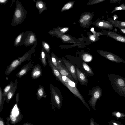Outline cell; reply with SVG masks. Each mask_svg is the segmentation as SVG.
Wrapping results in <instances>:
<instances>
[{
  "instance_id": "1",
  "label": "cell",
  "mask_w": 125,
  "mask_h": 125,
  "mask_svg": "<svg viewBox=\"0 0 125 125\" xmlns=\"http://www.w3.org/2000/svg\"><path fill=\"white\" fill-rule=\"evenodd\" d=\"M37 43L34 45L33 47L23 56L14 60L7 68L5 72L6 75H9L23 62L31 60V56L35 51Z\"/></svg>"
},
{
  "instance_id": "2",
  "label": "cell",
  "mask_w": 125,
  "mask_h": 125,
  "mask_svg": "<svg viewBox=\"0 0 125 125\" xmlns=\"http://www.w3.org/2000/svg\"><path fill=\"white\" fill-rule=\"evenodd\" d=\"M108 76L115 92L125 97V79L114 74H109Z\"/></svg>"
},
{
  "instance_id": "3",
  "label": "cell",
  "mask_w": 125,
  "mask_h": 125,
  "mask_svg": "<svg viewBox=\"0 0 125 125\" xmlns=\"http://www.w3.org/2000/svg\"><path fill=\"white\" fill-rule=\"evenodd\" d=\"M27 13L22 3L19 1H17L10 25L12 26H15L22 23L25 20Z\"/></svg>"
},
{
  "instance_id": "4",
  "label": "cell",
  "mask_w": 125,
  "mask_h": 125,
  "mask_svg": "<svg viewBox=\"0 0 125 125\" xmlns=\"http://www.w3.org/2000/svg\"><path fill=\"white\" fill-rule=\"evenodd\" d=\"M49 87L51 98L50 104L52 109L55 111V109H60L61 108L63 98L62 93L60 90L52 84H50Z\"/></svg>"
},
{
  "instance_id": "5",
  "label": "cell",
  "mask_w": 125,
  "mask_h": 125,
  "mask_svg": "<svg viewBox=\"0 0 125 125\" xmlns=\"http://www.w3.org/2000/svg\"><path fill=\"white\" fill-rule=\"evenodd\" d=\"M61 75L62 80L61 82L67 87L75 96L78 97L89 110L91 111V109L88 105L83 96L80 94L74 82L72 81L64 76Z\"/></svg>"
},
{
  "instance_id": "6",
  "label": "cell",
  "mask_w": 125,
  "mask_h": 125,
  "mask_svg": "<svg viewBox=\"0 0 125 125\" xmlns=\"http://www.w3.org/2000/svg\"><path fill=\"white\" fill-rule=\"evenodd\" d=\"M102 95V90L99 86H96L89 90L88 95L91 96L88 101V103L93 109L96 110V105L97 101L99 99Z\"/></svg>"
},
{
  "instance_id": "7",
  "label": "cell",
  "mask_w": 125,
  "mask_h": 125,
  "mask_svg": "<svg viewBox=\"0 0 125 125\" xmlns=\"http://www.w3.org/2000/svg\"><path fill=\"white\" fill-rule=\"evenodd\" d=\"M19 95L18 93L16 96V103L11 110L10 115V121L11 124H14L20 121L23 118L22 114L20 113L18 107Z\"/></svg>"
},
{
  "instance_id": "8",
  "label": "cell",
  "mask_w": 125,
  "mask_h": 125,
  "mask_svg": "<svg viewBox=\"0 0 125 125\" xmlns=\"http://www.w3.org/2000/svg\"><path fill=\"white\" fill-rule=\"evenodd\" d=\"M99 53L103 57L116 63H125V61L118 55L108 52L101 51Z\"/></svg>"
},
{
  "instance_id": "9",
  "label": "cell",
  "mask_w": 125,
  "mask_h": 125,
  "mask_svg": "<svg viewBox=\"0 0 125 125\" xmlns=\"http://www.w3.org/2000/svg\"><path fill=\"white\" fill-rule=\"evenodd\" d=\"M37 39L36 35L32 31H27L25 32L24 41L23 43L25 47H27L37 43Z\"/></svg>"
},
{
  "instance_id": "10",
  "label": "cell",
  "mask_w": 125,
  "mask_h": 125,
  "mask_svg": "<svg viewBox=\"0 0 125 125\" xmlns=\"http://www.w3.org/2000/svg\"><path fill=\"white\" fill-rule=\"evenodd\" d=\"M34 61L31 60L21 68L16 74V76L20 78L27 74L28 72L33 67Z\"/></svg>"
},
{
  "instance_id": "11",
  "label": "cell",
  "mask_w": 125,
  "mask_h": 125,
  "mask_svg": "<svg viewBox=\"0 0 125 125\" xmlns=\"http://www.w3.org/2000/svg\"><path fill=\"white\" fill-rule=\"evenodd\" d=\"M104 34L112 39L125 43V37L117 33L114 31L104 30Z\"/></svg>"
},
{
  "instance_id": "12",
  "label": "cell",
  "mask_w": 125,
  "mask_h": 125,
  "mask_svg": "<svg viewBox=\"0 0 125 125\" xmlns=\"http://www.w3.org/2000/svg\"><path fill=\"white\" fill-rule=\"evenodd\" d=\"M42 75V71L40 65L38 64L35 65L32 69L31 76L33 79H37Z\"/></svg>"
},
{
  "instance_id": "13",
  "label": "cell",
  "mask_w": 125,
  "mask_h": 125,
  "mask_svg": "<svg viewBox=\"0 0 125 125\" xmlns=\"http://www.w3.org/2000/svg\"><path fill=\"white\" fill-rule=\"evenodd\" d=\"M63 61L67 69V70L69 71L73 79L77 82V78L76 76L75 67L74 65L68 61L65 60H64Z\"/></svg>"
},
{
  "instance_id": "14",
  "label": "cell",
  "mask_w": 125,
  "mask_h": 125,
  "mask_svg": "<svg viewBox=\"0 0 125 125\" xmlns=\"http://www.w3.org/2000/svg\"><path fill=\"white\" fill-rule=\"evenodd\" d=\"M76 74L78 80L82 85H87L88 80L85 74L79 69H76Z\"/></svg>"
},
{
  "instance_id": "15",
  "label": "cell",
  "mask_w": 125,
  "mask_h": 125,
  "mask_svg": "<svg viewBox=\"0 0 125 125\" xmlns=\"http://www.w3.org/2000/svg\"><path fill=\"white\" fill-rule=\"evenodd\" d=\"M25 36V32H23L19 34L15 39L14 45L15 47L23 45Z\"/></svg>"
},
{
  "instance_id": "16",
  "label": "cell",
  "mask_w": 125,
  "mask_h": 125,
  "mask_svg": "<svg viewBox=\"0 0 125 125\" xmlns=\"http://www.w3.org/2000/svg\"><path fill=\"white\" fill-rule=\"evenodd\" d=\"M48 62L54 76L57 79L61 82L62 80V78L58 69L53 64L51 59Z\"/></svg>"
},
{
  "instance_id": "17",
  "label": "cell",
  "mask_w": 125,
  "mask_h": 125,
  "mask_svg": "<svg viewBox=\"0 0 125 125\" xmlns=\"http://www.w3.org/2000/svg\"><path fill=\"white\" fill-rule=\"evenodd\" d=\"M35 5L38 10L39 14H41L44 10L47 9L46 3L42 0H37L35 1Z\"/></svg>"
},
{
  "instance_id": "18",
  "label": "cell",
  "mask_w": 125,
  "mask_h": 125,
  "mask_svg": "<svg viewBox=\"0 0 125 125\" xmlns=\"http://www.w3.org/2000/svg\"><path fill=\"white\" fill-rule=\"evenodd\" d=\"M47 96L45 92L44 86L42 85H39L36 92L37 99L40 100L43 98H46Z\"/></svg>"
},
{
  "instance_id": "19",
  "label": "cell",
  "mask_w": 125,
  "mask_h": 125,
  "mask_svg": "<svg viewBox=\"0 0 125 125\" xmlns=\"http://www.w3.org/2000/svg\"><path fill=\"white\" fill-rule=\"evenodd\" d=\"M50 58L53 64L57 69L60 70L62 68V67L60 61L52 52L51 54Z\"/></svg>"
},
{
  "instance_id": "20",
  "label": "cell",
  "mask_w": 125,
  "mask_h": 125,
  "mask_svg": "<svg viewBox=\"0 0 125 125\" xmlns=\"http://www.w3.org/2000/svg\"><path fill=\"white\" fill-rule=\"evenodd\" d=\"M18 83L14 86L7 94L5 100L7 103H9L14 95L17 88Z\"/></svg>"
},
{
  "instance_id": "21",
  "label": "cell",
  "mask_w": 125,
  "mask_h": 125,
  "mask_svg": "<svg viewBox=\"0 0 125 125\" xmlns=\"http://www.w3.org/2000/svg\"><path fill=\"white\" fill-rule=\"evenodd\" d=\"M18 83L17 79L15 80L14 82L11 81L10 83L6 86L4 88L3 91V97L5 100L7 94L11 88L16 84Z\"/></svg>"
},
{
  "instance_id": "22",
  "label": "cell",
  "mask_w": 125,
  "mask_h": 125,
  "mask_svg": "<svg viewBox=\"0 0 125 125\" xmlns=\"http://www.w3.org/2000/svg\"><path fill=\"white\" fill-rule=\"evenodd\" d=\"M47 56L46 52L43 48H42L40 52L39 59L44 67H46L47 65Z\"/></svg>"
},
{
  "instance_id": "23",
  "label": "cell",
  "mask_w": 125,
  "mask_h": 125,
  "mask_svg": "<svg viewBox=\"0 0 125 125\" xmlns=\"http://www.w3.org/2000/svg\"><path fill=\"white\" fill-rule=\"evenodd\" d=\"M58 70L61 75L67 77L72 81H74L73 78L66 68L62 67V69Z\"/></svg>"
},
{
  "instance_id": "24",
  "label": "cell",
  "mask_w": 125,
  "mask_h": 125,
  "mask_svg": "<svg viewBox=\"0 0 125 125\" xmlns=\"http://www.w3.org/2000/svg\"><path fill=\"white\" fill-rule=\"evenodd\" d=\"M41 44L43 48L45 50L46 53L48 62L51 59L49 55L50 51V47L48 44L44 41H43L42 42Z\"/></svg>"
},
{
  "instance_id": "25",
  "label": "cell",
  "mask_w": 125,
  "mask_h": 125,
  "mask_svg": "<svg viewBox=\"0 0 125 125\" xmlns=\"http://www.w3.org/2000/svg\"><path fill=\"white\" fill-rule=\"evenodd\" d=\"M5 99L3 97V92L0 86V111H2Z\"/></svg>"
},
{
  "instance_id": "26",
  "label": "cell",
  "mask_w": 125,
  "mask_h": 125,
  "mask_svg": "<svg viewBox=\"0 0 125 125\" xmlns=\"http://www.w3.org/2000/svg\"><path fill=\"white\" fill-rule=\"evenodd\" d=\"M112 116L116 118L123 119L125 117V114L119 112L114 111L112 113Z\"/></svg>"
},
{
  "instance_id": "27",
  "label": "cell",
  "mask_w": 125,
  "mask_h": 125,
  "mask_svg": "<svg viewBox=\"0 0 125 125\" xmlns=\"http://www.w3.org/2000/svg\"><path fill=\"white\" fill-rule=\"evenodd\" d=\"M82 65L83 68L87 73L92 76L94 75V73L91 69L87 64L83 62Z\"/></svg>"
},
{
  "instance_id": "28",
  "label": "cell",
  "mask_w": 125,
  "mask_h": 125,
  "mask_svg": "<svg viewBox=\"0 0 125 125\" xmlns=\"http://www.w3.org/2000/svg\"><path fill=\"white\" fill-rule=\"evenodd\" d=\"M108 20L111 24L113 26L119 28L120 29L121 32L125 34V28L110 20Z\"/></svg>"
},
{
  "instance_id": "29",
  "label": "cell",
  "mask_w": 125,
  "mask_h": 125,
  "mask_svg": "<svg viewBox=\"0 0 125 125\" xmlns=\"http://www.w3.org/2000/svg\"><path fill=\"white\" fill-rule=\"evenodd\" d=\"M107 19V20H110L125 28V22L114 20L113 19L110 18H108Z\"/></svg>"
},
{
  "instance_id": "30",
  "label": "cell",
  "mask_w": 125,
  "mask_h": 125,
  "mask_svg": "<svg viewBox=\"0 0 125 125\" xmlns=\"http://www.w3.org/2000/svg\"><path fill=\"white\" fill-rule=\"evenodd\" d=\"M107 122L108 124L110 125H125L122 124L120 121L110 120L108 121Z\"/></svg>"
},
{
  "instance_id": "31",
  "label": "cell",
  "mask_w": 125,
  "mask_h": 125,
  "mask_svg": "<svg viewBox=\"0 0 125 125\" xmlns=\"http://www.w3.org/2000/svg\"><path fill=\"white\" fill-rule=\"evenodd\" d=\"M120 10H125V6L124 5V3L122 4L119 6H116L115 7L114 10L111 11V14Z\"/></svg>"
},
{
  "instance_id": "32",
  "label": "cell",
  "mask_w": 125,
  "mask_h": 125,
  "mask_svg": "<svg viewBox=\"0 0 125 125\" xmlns=\"http://www.w3.org/2000/svg\"><path fill=\"white\" fill-rule=\"evenodd\" d=\"M83 59L85 61H89L91 59L92 57L89 55L86 54L84 55Z\"/></svg>"
},
{
  "instance_id": "33",
  "label": "cell",
  "mask_w": 125,
  "mask_h": 125,
  "mask_svg": "<svg viewBox=\"0 0 125 125\" xmlns=\"http://www.w3.org/2000/svg\"><path fill=\"white\" fill-rule=\"evenodd\" d=\"M90 125H100L95 121L93 118H92L90 119Z\"/></svg>"
},
{
  "instance_id": "34",
  "label": "cell",
  "mask_w": 125,
  "mask_h": 125,
  "mask_svg": "<svg viewBox=\"0 0 125 125\" xmlns=\"http://www.w3.org/2000/svg\"><path fill=\"white\" fill-rule=\"evenodd\" d=\"M72 6V4L70 3H67L65 5L62 9H69Z\"/></svg>"
},
{
  "instance_id": "35",
  "label": "cell",
  "mask_w": 125,
  "mask_h": 125,
  "mask_svg": "<svg viewBox=\"0 0 125 125\" xmlns=\"http://www.w3.org/2000/svg\"><path fill=\"white\" fill-rule=\"evenodd\" d=\"M62 39L64 41H68L70 39V37L68 36L64 35L62 37Z\"/></svg>"
},
{
  "instance_id": "36",
  "label": "cell",
  "mask_w": 125,
  "mask_h": 125,
  "mask_svg": "<svg viewBox=\"0 0 125 125\" xmlns=\"http://www.w3.org/2000/svg\"><path fill=\"white\" fill-rule=\"evenodd\" d=\"M0 125H5L4 121L2 118L0 117Z\"/></svg>"
},
{
  "instance_id": "37",
  "label": "cell",
  "mask_w": 125,
  "mask_h": 125,
  "mask_svg": "<svg viewBox=\"0 0 125 125\" xmlns=\"http://www.w3.org/2000/svg\"><path fill=\"white\" fill-rule=\"evenodd\" d=\"M90 18V16L89 15H86L84 16L83 18V19L84 20H87L89 19Z\"/></svg>"
},
{
  "instance_id": "38",
  "label": "cell",
  "mask_w": 125,
  "mask_h": 125,
  "mask_svg": "<svg viewBox=\"0 0 125 125\" xmlns=\"http://www.w3.org/2000/svg\"><path fill=\"white\" fill-rule=\"evenodd\" d=\"M121 0H110L109 1V2L111 3H114L118 2Z\"/></svg>"
},
{
  "instance_id": "39",
  "label": "cell",
  "mask_w": 125,
  "mask_h": 125,
  "mask_svg": "<svg viewBox=\"0 0 125 125\" xmlns=\"http://www.w3.org/2000/svg\"><path fill=\"white\" fill-rule=\"evenodd\" d=\"M68 28H65L60 30V31L63 33H64L66 31L68 30Z\"/></svg>"
},
{
  "instance_id": "40",
  "label": "cell",
  "mask_w": 125,
  "mask_h": 125,
  "mask_svg": "<svg viewBox=\"0 0 125 125\" xmlns=\"http://www.w3.org/2000/svg\"><path fill=\"white\" fill-rule=\"evenodd\" d=\"M8 1V0H0V3L1 4H5Z\"/></svg>"
},
{
  "instance_id": "41",
  "label": "cell",
  "mask_w": 125,
  "mask_h": 125,
  "mask_svg": "<svg viewBox=\"0 0 125 125\" xmlns=\"http://www.w3.org/2000/svg\"><path fill=\"white\" fill-rule=\"evenodd\" d=\"M7 121L6 124L7 125H10L9 121H10V117H7L6 119Z\"/></svg>"
},
{
  "instance_id": "42",
  "label": "cell",
  "mask_w": 125,
  "mask_h": 125,
  "mask_svg": "<svg viewBox=\"0 0 125 125\" xmlns=\"http://www.w3.org/2000/svg\"><path fill=\"white\" fill-rule=\"evenodd\" d=\"M23 125H34L32 124L28 123L26 122L24 123Z\"/></svg>"
},
{
  "instance_id": "43",
  "label": "cell",
  "mask_w": 125,
  "mask_h": 125,
  "mask_svg": "<svg viewBox=\"0 0 125 125\" xmlns=\"http://www.w3.org/2000/svg\"><path fill=\"white\" fill-rule=\"evenodd\" d=\"M90 38L91 40L94 41H95V38L93 36H91L90 37Z\"/></svg>"
},
{
  "instance_id": "44",
  "label": "cell",
  "mask_w": 125,
  "mask_h": 125,
  "mask_svg": "<svg viewBox=\"0 0 125 125\" xmlns=\"http://www.w3.org/2000/svg\"><path fill=\"white\" fill-rule=\"evenodd\" d=\"M83 21H84V20H83V19H81L80 21V22L81 23H82V22H83Z\"/></svg>"
},
{
  "instance_id": "45",
  "label": "cell",
  "mask_w": 125,
  "mask_h": 125,
  "mask_svg": "<svg viewBox=\"0 0 125 125\" xmlns=\"http://www.w3.org/2000/svg\"><path fill=\"white\" fill-rule=\"evenodd\" d=\"M94 30V29L93 28H92L91 29V31H93Z\"/></svg>"
},
{
  "instance_id": "46",
  "label": "cell",
  "mask_w": 125,
  "mask_h": 125,
  "mask_svg": "<svg viewBox=\"0 0 125 125\" xmlns=\"http://www.w3.org/2000/svg\"><path fill=\"white\" fill-rule=\"evenodd\" d=\"M124 5L125 6V3H124Z\"/></svg>"
},
{
  "instance_id": "47",
  "label": "cell",
  "mask_w": 125,
  "mask_h": 125,
  "mask_svg": "<svg viewBox=\"0 0 125 125\" xmlns=\"http://www.w3.org/2000/svg\"><path fill=\"white\" fill-rule=\"evenodd\" d=\"M106 125H107L106 123Z\"/></svg>"
},
{
  "instance_id": "48",
  "label": "cell",
  "mask_w": 125,
  "mask_h": 125,
  "mask_svg": "<svg viewBox=\"0 0 125 125\" xmlns=\"http://www.w3.org/2000/svg\"></svg>"
}]
</instances>
